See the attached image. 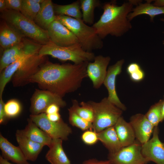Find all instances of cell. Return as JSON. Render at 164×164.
Instances as JSON below:
<instances>
[{"mask_svg": "<svg viewBox=\"0 0 164 164\" xmlns=\"http://www.w3.org/2000/svg\"><path fill=\"white\" fill-rule=\"evenodd\" d=\"M47 31L50 41L57 46L66 47L79 43L74 34L56 19L51 24Z\"/></svg>", "mask_w": 164, "mask_h": 164, "instance_id": "obj_12", "label": "cell"}, {"mask_svg": "<svg viewBox=\"0 0 164 164\" xmlns=\"http://www.w3.org/2000/svg\"><path fill=\"white\" fill-rule=\"evenodd\" d=\"M60 108L56 104H51L47 108L45 113L47 114L59 113Z\"/></svg>", "mask_w": 164, "mask_h": 164, "instance_id": "obj_39", "label": "cell"}, {"mask_svg": "<svg viewBox=\"0 0 164 164\" xmlns=\"http://www.w3.org/2000/svg\"><path fill=\"white\" fill-rule=\"evenodd\" d=\"M153 4L157 6L164 7V0H156Z\"/></svg>", "mask_w": 164, "mask_h": 164, "instance_id": "obj_43", "label": "cell"}, {"mask_svg": "<svg viewBox=\"0 0 164 164\" xmlns=\"http://www.w3.org/2000/svg\"><path fill=\"white\" fill-rule=\"evenodd\" d=\"M15 138L19 146L27 160L35 161L45 145L31 140L17 131Z\"/></svg>", "mask_w": 164, "mask_h": 164, "instance_id": "obj_18", "label": "cell"}, {"mask_svg": "<svg viewBox=\"0 0 164 164\" xmlns=\"http://www.w3.org/2000/svg\"><path fill=\"white\" fill-rule=\"evenodd\" d=\"M83 164H113V163L109 160L98 161L95 159H91L85 161Z\"/></svg>", "mask_w": 164, "mask_h": 164, "instance_id": "obj_40", "label": "cell"}, {"mask_svg": "<svg viewBox=\"0 0 164 164\" xmlns=\"http://www.w3.org/2000/svg\"><path fill=\"white\" fill-rule=\"evenodd\" d=\"M0 149L2 156L5 160L16 164H30L27 161L20 147L9 142L0 134Z\"/></svg>", "mask_w": 164, "mask_h": 164, "instance_id": "obj_17", "label": "cell"}, {"mask_svg": "<svg viewBox=\"0 0 164 164\" xmlns=\"http://www.w3.org/2000/svg\"></svg>", "mask_w": 164, "mask_h": 164, "instance_id": "obj_48", "label": "cell"}, {"mask_svg": "<svg viewBox=\"0 0 164 164\" xmlns=\"http://www.w3.org/2000/svg\"><path fill=\"white\" fill-rule=\"evenodd\" d=\"M32 55L25 54L18 61L9 64L0 73V97H2L3 91L7 84L12 79L14 74L26 59Z\"/></svg>", "mask_w": 164, "mask_h": 164, "instance_id": "obj_25", "label": "cell"}, {"mask_svg": "<svg viewBox=\"0 0 164 164\" xmlns=\"http://www.w3.org/2000/svg\"><path fill=\"white\" fill-rule=\"evenodd\" d=\"M89 62L79 64H60L47 61L31 79L30 83L37 84L40 89L48 91L63 98L76 91L87 77Z\"/></svg>", "mask_w": 164, "mask_h": 164, "instance_id": "obj_1", "label": "cell"}, {"mask_svg": "<svg viewBox=\"0 0 164 164\" xmlns=\"http://www.w3.org/2000/svg\"><path fill=\"white\" fill-rule=\"evenodd\" d=\"M142 144L136 140L114 153H109L108 160L113 164H144L149 161L142 153Z\"/></svg>", "mask_w": 164, "mask_h": 164, "instance_id": "obj_10", "label": "cell"}, {"mask_svg": "<svg viewBox=\"0 0 164 164\" xmlns=\"http://www.w3.org/2000/svg\"><path fill=\"white\" fill-rule=\"evenodd\" d=\"M72 105L70 108L79 116L92 123L94 120V112L91 105L87 103L82 101L80 103L75 99L72 101Z\"/></svg>", "mask_w": 164, "mask_h": 164, "instance_id": "obj_29", "label": "cell"}, {"mask_svg": "<svg viewBox=\"0 0 164 164\" xmlns=\"http://www.w3.org/2000/svg\"><path fill=\"white\" fill-rule=\"evenodd\" d=\"M42 45L25 37L19 43L3 51L0 60V72L26 54L39 53Z\"/></svg>", "mask_w": 164, "mask_h": 164, "instance_id": "obj_8", "label": "cell"}, {"mask_svg": "<svg viewBox=\"0 0 164 164\" xmlns=\"http://www.w3.org/2000/svg\"><path fill=\"white\" fill-rule=\"evenodd\" d=\"M97 133L98 140L108 149L109 153L116 152L122 147L114 126Z\"/></svg>", "mask_w": 164, "mask_h": 164, "instance_id": "obj_23", "label": "cell"}, {"mask_svg": "<svg viewBox=\"0 0 164 164\" xmlns=\"http://www.w3.org/2000/svg\"><path fill=\"white\" fill-rule=\"evenodd\" d=\"M110 60L109 56L99 55L95 56L93 62H89L87 68V77L92 82L95 88H99L103 84Z\"/></svg>", "mask_w": 164, "mask_h": 164, "instance_id": "obj_15", "label": "cell"}, {"mask_svg": "<svg viewBox=\"0 0 164 164\" xmlns=\"http://www.w3.org/2000/svg\"><path fill=\"white\" fill-rule=\"evenodd\" d=\"M6 9L5 0H0V11L3 12Z\"/></svg>", "mask_w": 164, "mask_h": 164, "instance_id": "obj_42", "label": "cell"}, {"mask_svg": "<svg viewBox=\"0 0 164 164\" xmlns=\"http://www.w3.org/2000/svg\"><path fill=\"white\" fill-rule=\"evenodd\" d=\"M48 119L53 122H57L60 120L62 118L61 115L59 113L46 114Z\"/></svg>", "mask_w": 164, "mask_h": 164, "instance_id": "obj_41", "label": "cell"}, {"mask_svg": "<svg viewBox=\"0 0 164 164\" xmlns=\"http://www.w3.org/2000/svg\"><path fill=\"white\" fill-rule=\"evenodd\" d=\"M163 101V99L160 100L152 105L145 114L148 120L154 127L158 126L160 122Z\"/></svg>", "mask_w": 164, "mask_h": 164, "instance_id": "obj_30", "label": "cell"}, {"mask_svg": "<svg viewBox=\"0 0 164 164\" xmlns=\"http://www.w3.org/2000/svg\"><path fill=\"white\" fill-rule=\"evenodd\" d=\"M29 118L52 139L66 140L72 132L71 128L62 119L57 122L50 121L45 113L36 115L31 114Z\"/></svg>", "mask_w": 164, "mask_h": 164, "instance_id": "obj_9", "label": "cell"}, {"mask_svg": "<svg viewBox=\"0 0 164 164\" xmlns=\"http://www.w3.org/2000/svg\"><path fill=\"white\" fill-rule=\"evenodd\" d=\"M0 17L25 37H28L42 45L50 40L47 30L41 28L20 12L6 9L1 12Z\"/></svg>", "mask_w": 164, "mask_h": 164, "instance_id": "obj_4", "label": "cell"}, {"mask_svg": "<svg viewBox=\"0 0 164 164\" xmlns=\"http://www.w3.org/2000/svg\"><path fill=\"white\" fill-rule=\"evenodd\" d=\"M6 9L20 12L22 0H5Z\"/></svg>", "mask_w": 164, "mask_h": 164, "instance_id": "obj_37", "label": "cell"}, {"mask_svg": "<svg viewBox=\"0 0 164 164\" xmlns=\"http://www.w3.org/2000/svg\"><path fill=\"white\" fill-rule=\"evenodd\" d=\"M87 103L93 111V129L96 133L114 126L121 116L123 111L110 102L107 97L99 102L89 101Z\"/></svg>", "mask_w": 164, "mask_h": 164, "instance_id": "obj_6", "label": "cell"}, {"mask_svg": "<svg viewBox=\"0 0 164 164\" xmlns=\"http://www.w3.org/2000/svg\"><path fill=\"white\" fill-rule=\"evenodd\" d=\"M129 123L133 129L137 140L142 145L149 139L155 127L145 114L138 113L132 116Z\"/></svg>", "mask_w": 164, "mask_h": 164, "instance_id": "obj_16", "label": "cell"}, {"mask_svg": "<svg viewBox=\"0 0 164 164\" xmlns=\"http://www.w3.org/2000/svg\"><path fill=\"white\" fill-rule=\"evenodd\" d=\"M30 111L31 114L45 113L50 104H56L60 108L66 105L63 98L48 91L36 89L30 99Z\"/></svg>", "mask_w": 164, "mask_h": 164, "instance_id": "obj_11", "label": "cell"}, {"mask_svg": "<svg viewBox=\"0 0 164 164\" xmlns=\"http://www.w3.org/2000/svg\"><path fill=\"white\" fill-rule=\"evenodd\" d=\"M145 3H141L128 15V19L131 21L135 17L141 15H148L150 21H153L154 18L159 15L164 14V7H159L151 3V1L147 0Z\"/></svg>", "mask_w": 164, "mask_h": 164, "instance_id": "obj_24", "label": "cell"}, {"mask_svg": "<svg viewBox=\"0 0 164 164\" xmlns=\"http://www.w3.org/2000/svg\"><path fill=\"white\" fill-rule=\"evenodd\" d=\"M5 103L3 101L2 97H0V124H5L8 119L4 109Z\"/></svg>", "mask_w": 164, "mask_h": 164, "instance_id": "obj_38", "label": "cell"}, {"mask_svg": "<svg viewBox=\"0 0 164 164\" xmlns=\"http://www.w3.org/2000/svg\"><path fill=\"white\" fill-rule=\"evenodd\" d=\"M0 164H13L9 161L4 159L1 155H0Z\"/></svg>", "mask_w": 164, "mask_h": 164, "instance_id": "obj_44", "label": "cell"}, {"mask_svg": "<svg viewBox=\"0 0 164 164\" xmlns=\"http://www.w3.org/2000/svg\"><path fill=\"white\" fill-rule=\"evenodd\" d=\"M4 21L8 39L12 46L20 43L25 37L14 28Z\"/></svg>", "mask_w": 164, "mask_h": 164, "instance_id": "obj_34", "label": "cell"}, {"mask_svg": "<svg viewBox=\"0 0 164 164\" xmlns=\"http://www.w3.org/2000/svg\"><path fill=\"white\" fill-rule=\"evenodd\" d=\"M126 71L131 80L134 82L142 81L145 77L144 72L139 65L136 63L129 64L127 67Z\"/></svg>", "mask_w": 164, "mask_h": 164, "instance_id": "obj_33", "label": "cell"}, {"mask_svg": "<svg viewBox=\"0 0 164 164\" xmlns=\"http://www.w3.org/2000/svg\"><path fill=\"white\" fill-rule=\"evenodd\" d=\"M124 62V59H121L109 67L103 84L108 91L107 98L108 100L123 111H125L126 108L118 97L116 90L115 83L117 76L121 72Z\"/></svg>", "mask_w": 164, "mask_h": 164, "instance_id": "obj_13", "label": "cell"}, {"mask_svg": "<svg viewBox=\"0 0 164 164\" xmlns=\"http://www.w3.org/2000/svg\"><path fill=\"white\" fill-rule=\"evenodd\" d=\"M39 54L43 56L50 55L62 61H70L75 64L90 62L94 60L95 56L92 52L84 50L79 43L63 47L57 46L50 40L42 46Z\"/></svg>", "mask_w": 164, "mask_h": 164, "instance_id": "obj_5", "label": "cell"}, {"mask_svg": "<svg viewBox=\"0 0 164 164\" xmlns=\"http://www.w3.org/2000/svg\"><path fill=\"white\" fill-rule=\"evenodd\" d=\"M0 45L3 51L12 47L8 39L5 22L3 20L0 23Z\"/></svg>", "mask_w": 164, "mask_h": 164, "instance_id": "obj_35", "label": "cell"}, {"mask_svg": "<svg viewBox=\"0 0 164 164\" xmlns=\"http://www.w3.org/2000/svg\"><path fill=\"white\" fill-rule=\"evenodd\" d=\"M122 147L133 144L135 141L133 129L129 122L126 121L122 116L114 126Z\"/></svg>", "mask_w": 164, "mask_h": 164, "instance_id": "obj_22", "label": "cell"}, {"mask_svg": "<svg viewBox=\"0 0 164 164\" xmlns=\"http://www.w3.org/2000/svg\"><path fill=\"white\" fill-rule=\"evenodd\" d=\"M63 141L61 139H52L45 155L46 159L51 164H71L63 150Z\"/></svg>", "mask_w": 164, "mask_h": 164, "instance_id": "obj_20", "label": "cell"}, {"mask_svg": "<svg viewBox=\"0 0 164 164\" xmlns=\"http://www.w3.org/2000/svg\"><path fill=\"white\" fill-rule=\"evenodd\" d=\"M56 15H65L74 18L82 19L80 0H77L67 5H59L53 3Z\"/></svg>", "mask_w": 164, "mask_h": 164, "instance_id": "obj_26", "label": "cell"}, {"mask_svg": "<svg viewBox=\"0 0 164 164\" xmlns=\"http://www.w3.org/2000/svg\"><path fill=\"white\" fill-rule=\"evenodd\" d=\"M80 2L82 19L86 23L94 24V10L101 6V2L99 0H80Z\"/></svg>", "mask_w": 164, "mask_h": 164, "instance_id": "obj_27", "label": "cell"}, {"mask_svg": "<svg viewBox=\"0 0 164 164\" xmlns=\"http://www.w3.org/2000/svg\"><path fill=\"white\" fill-rule=\"evenodd\" d=\"M4 109L8 118H15L20 113L22 107L20 102L15 99H11L5 103Z\"/></svg>", "mask_w": 164, "mask_h": 164, "instance_id": "obj_32", "label": "cell"}, {"mask_svg": "<svg viewBox=\"0 0 164 164\" xmlns=\"http://www.w3.org/2000/svg\"><path fill=\"white\" fill-rule=\"evenodd\" d=\"M164 120V99L162 107L161 115L160 122H162Z\"/></svg>", "mask_w": 164, "mask_h": 164, "instance_id": "obj_45", "label": "cell"}, {"mask_svg": "<svg viewBox=\"0 0 164 164\" xmlns=\"http://www.w3.org/2000/svg\"><path fill=\"white\" fill-rule=\"evenodd\" d=\"M27 122L28 124L24 129L17 131L31 140L49 147L52 139L30 118L27 119Z\"/></svg>", "mask_w": 164, "mask_h": 164, "instance_id": "obj_19", "label": "cell"}, {"mask_svg": "<svg viewBox=\"0 0 164 164\" xmlns=\"http://www.w3.org/2000/svg\"><path fill=\"white\" fill-rule=\"evenodd\" d=\"M55 19L53 3L51 0H44L34 21L41 28L47 30Z\"/></svg>", "mask_w": 164, "mask_h": 164, "instance_id": "obj_21", "label": "cell"}, {"mask_svg": "<svg viewBox=\"0 0 164 164\" xmlns=\"http://www.w3.org/2000/svg\"><path fill=\"white\" fill-rule=\"evenodd\" d=\"M103 12L99 20L92 26L99 37L103 39L108 35L121 36L132 28L128 15L133 9V5L129 1L121 5L116 1L104 3Z\"/></svg>", "mask_w": 164, "mask_h": 164, "instance_id": "obj_2", "label": "cell"}, {"mask_svg": "<svg viewBox=\"0 0 164 164\" xmlns=\"http://www.w3.org/2000/svg\"><path fill=\"white\" fill-rule=\"evenodd\" d=\"M55 19L61 22L74 34L84 51L92 52L93 50L103 47L102 39L95 29L87 25L82 19L56 15Z\"/></svg>", "mask_w": 164, "mask_h": 164, "instance_id": "obj_3", "label": "cell"}, {"mask_svg": "<svg viewBox=\"0 0 164 164\" xmlns=\"http://www.w3.org/2000/svg\"><path fill=\"white\" fill-rule=\"evenodd\" d=\"M69 123L83 130L93 129L92 123L82 118L70 108L68 109Z\"/></svg>", "mask_w": 164, "mask_h": 164, "instance_id": "obj_31", "label": "cell"}, {"mask_svg": "<svg viewBox=\"0 0 164 164\" xmlns=\"http://www.w3.org/2000/svg\"><path fill=\"white\" fill-rule=\"evenodd\" d=\"M81 139L85 143L88 145H93L98 140L97 133L91 130L84 132L82 135Z\"/></svg>", "mask_w": 164, "mask_h": 164, "instance_id": "obj_36", "label": "cell"}, {"mask_svg": "<svg viewBox=\"0 0 164 164\" xmlns=\"http://www.w3.org/2000/svg\"><path fill=\"white\" fill-rule=\"evenodd\" d=\"M159 133L158 126L155 127L152 138L142 145V153L149 162L152 161L156 164H164V143L159 140Z\"/></svg>", "mask_w": 164, "mask_h": 164, "instance_id": "obj_14", "label": "cell"}, {"mask_svg": "<svg viewBox=\"0 0 164 164\" xmlns=\"http://www.w3.org/2000/svg\"><path fill=\"white\" fill-rule=\"evenodd\" d=\"M46 56L37 53L29 56L12 77L14 87H22L30 83L32 77L38 72L41 66L47 61Z\"/></svg>", "mask_w": 164, "mask_h": 164, "instance_id": "obj_7", "label": "cell"}, {"mask_svg": "<svg viewBox=\"0 0 164 164\" xmlns=\"http://www.w3.org/2000/svg\"><path fill=\"white\" fill-rule=\"evenodd\" d=\"M44 0H22L20 12L24 16L33 21L41 7Z\"/></svg>", "mask_w": 164, "mask_h": 164, "instance_id": "obj_28", "label": "cell"}, {"mask_svg": "<svg viewBox=\"0 0 164 164\" xmlns=\"http://www.w3.org/2000/svg\"><path fill=\"white\" fill-rule=\"evenodd\" d=\"M129 2L132 3L133 5H135L137 6L142 2L140 0H129Z\"/></svg>", "mask_w": 164, "mask_h": 164, "instance_id": "obj_46", "label": "cell"}, {"mask_svg": "<svg viewBox=\"0 0 164 164\" xmlns=\"http://www.w3.org/2000/svg\"><path fill=\"white\" fill-rule=\"evenodd\" d=\"M161 21H162L163 22H164V19L163 18H162L160 19ZM163 45H164V40L163 41Z\"/></svg>", "mask_w": 164, "mask_h": 164, "instance_id": "obj_47", "label": "cell"}]
</instances>
